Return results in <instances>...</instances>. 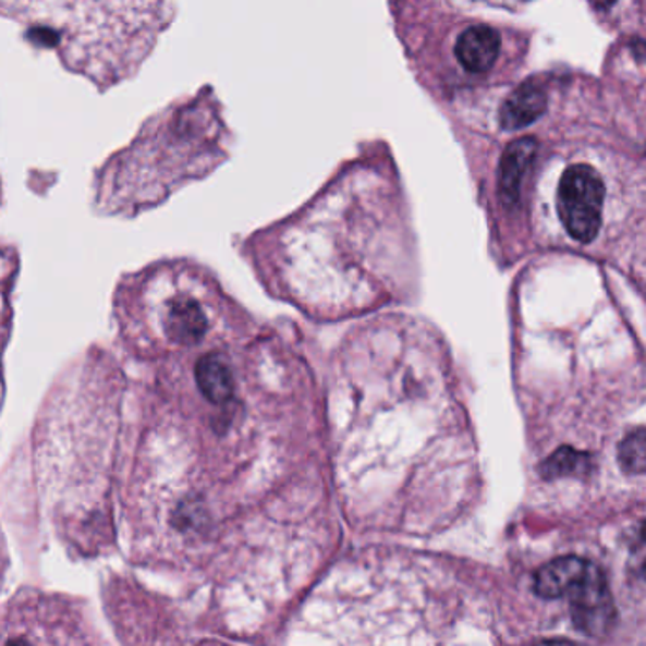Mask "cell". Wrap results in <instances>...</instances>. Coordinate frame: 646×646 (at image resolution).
<instances>
[{
    "label": "cell",
    "instance_id": "277c9868",
    "mask_svg": "<svg viewBox=\"0 0 646 646\" xmlns=\"http://www.w3.org/2000/svg\"><path fill=\"white\" fill-rule=\"evenodd\" d=\"M232 131L211 86L181 97L141 125L95 173L94 204L107 217H135L230 158Z\"/></svg>",
    "mask_w": 646,
    "mask_h": 646
},
{
    "label": "cell",
    "instance_id": "ba28073f",
    "mask_svg": "<svg viewBox=\"0 0 646 646\" xmlns=\"http://www.w3.org/2000/svg\"><path fill=\"white\" fill-rule=\"evenodd\" d=\"M569 596L574 624L578 625L582 632L599 633L609 627L614 617V605L607 578L596 565L589 563L588 573L574 586Z\"/></svg>",
    "mask_w": 646,
    "mask_h": 646
},
{
    "label": "cell",
    "instance_id": "7c38bea8",
    "mask_svg": "<svg viewBox=\"0 0 646 646\" xmlns=\"http://www.w3.org/2000/svg\"><path fill=\"white\" fill-rule=\"evenodd\" d=\"M535 153H537L535 138H517L504 150L501 161V184H499L504 204L514 205L520 199L523 176L533 163Z\"/></svg>",
    "mask_w": 646,
    "mask_h": 646
},
{
    "label": "cell",
    "instance_id": "8992f818",
    "mask_svg": "<svg viewBox=\"0 0 646 646\" xmlns=\"http://www.w3.org/2000/svg\"><path fill=\"white\" fill-rule=\"evenodd\" d=\"M4 646H102L94 625L59 597L25 594L4 618Z\"/></svg>",
    "mask_w": 646,
    "mask_h": 646
},
{
    "label": "cell",
    "instance_id": "7a4b0ae2",
    "mask_svg": "<svg viewBox=\"0 0 646 646\" xmlns=\"http://www.w3.org/2000/svg\"><path fill=\"white\" fill-rule=\"evenodd\" d=\"M387 224L386 181L358 156L302 209L247 237L243 251L264 287L309 319H353L383 296Z\"/></svg>",
    "mask_w": 646,
    "mask_h": 646
},
{
    "label": "cell",
    "instance_id": "30bf717a",
    "mask_svg": "<svg viewBox=\"0 0 646 646\" xmlns=\"http://www.w3.org/2000/svg\"><path fill=\"white\" fill-rule=\"evenodd\" d=\"M546 92L537 82L529 81L517 86L509 99L502 102L501 125L504 130H522L543 117L546 110Z\"/></svg>",
    "mask_w": 646,
    "mask_h": 646
},
{
    "label": "cell",
    "instance_id": "9c48e42d",
    "mask_svg": "<svg viewBox=\"0 0 646 646\" xmlns=\"http://www.w3.org/2000/svg\"><path fill=\"white\" fill-rule=\"evenodd\" d=\"M501 51V35L497 31L478 25L466 29L455 44V56L459 63L471 73H486Z\"/></svg>",
    "mask_w": 646,
    "mask_h": 646
},
{
    "label": "cell",
    "instance_id": "5bb4252c",
    "mask_svg": "<svg viewBox=\"0 0 646 646\" xmlns=\"http://www.w3.org/2000/svg\"><path fill=\"white\" fill-rule=\"evenodd\" d=\"M538 646H573L571 643H565V641H556V643H545V645Z\"/></svg>",
    "mask_w": 646,
    "mask_h": 646
},
{
    "label": "cell",
    "instance_id": "6da1fadb",
    "mask_svg": "<svg viewBox=\"0 0 646 646\" xmlns=\"http://www.w3.org/2000/svg\"><path fill=\"white\" fill-rule=\"evenodd\" d=\"M315 410L291 392L215 402L166 376H133L109 351L92 349L51 392L40 450L50 465L78 463L69 473L117 471L133 552L268 599L283 584L294 592L322 545L237 487L319 525L325 509L240 471L317 479L305 478L315 474Z\"/></svg>",
    "mask_w": 646,
    "mask_h": 646
},
{
    "label": "cell",
    "instance_id": "52a82bcc",
    "mask_svg": "<svg viewBox=\"0 0 646 646\" xmlns=\"http://www.w3.org/2000/svg\"><path fill=\"white\" fill-rule=\"evenodd\" d=\"M605 184L589 166H573L561 176L558 212L573 240H596L604 212Z\"/></svg>",
    "mask_w": 646,
    "mask_h": 646
},
{
    "label": "cell",
    "instance_id": "4fadbf2b",
    "mask_svg": "<svg viewBox=\"0 0 646 646\" xmlns=\"http://www.w3.org/2000/svg\"><path fill=\"white\" fill-rule=\"evenodd\" d=\"M618 461L632 476H646V430L639 429L625 436L620 443Z\"/></svg>",
    "mask_w": 646,
    "mask_h": 646
},
{
    "label": "cell",
    "instance_id": "8fae6325",
    "mask_svg": "<svg viewBox=\"0 0 646 646\" xmlns=\"http://www.w3.org/2000/svg\"><path fill=\"white\" fill-rule=\"evenodd\" d=\"M588 561L581 558H560L543 566L537 573L535 592L545 599H560L569 596L574 586L588 573Z\"/></svg>",
    "mask_w": 646,
    "mask_h": 646
},
{
    "label": "cell",
    "instance_id": "5b68a950",
    "mask_svg": "<svg viewBox=\"0 0 646 646\" xmlns=\"http://www.w3.org/2000/svg\"><path fill=\"white\" fill-rule=\"evenodd\" d=\"M31 37L99 87L135 74L173 22V2H0Z\"/></svg>",
    "mask_w": 646,
    "mask_h": 646
},
{
    "label": "cell",
    "instance_id": "3957f363",
    "mask_svg": "<svg viewBox=\"0 0 646 646\" xmlns=\"http://www.w3.org/2000/svg\"><path fill=\"white\" fill-rule=\"evenodd\" d=\"M432 566L399 556L345 561L305 599L284 646H463Z\"/></svg>",
    "mask_w": 646,
    "mask_h": 646
}]
</instances>
